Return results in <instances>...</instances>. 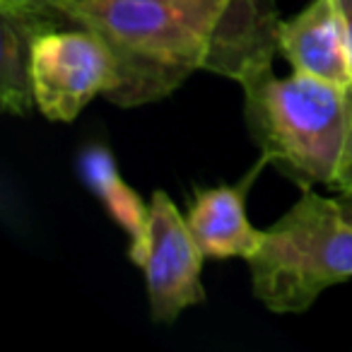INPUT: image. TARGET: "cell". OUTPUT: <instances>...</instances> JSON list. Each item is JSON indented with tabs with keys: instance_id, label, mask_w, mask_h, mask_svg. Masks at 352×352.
Masks as SVG:
<instances>
[{
	"instance_id": "5b68a950",
	"label": "cell",
	"mask_w": 352,
	"mask_h": 352,
	"mask_svg": "<svg viewBox=\"0 0 352 352\" xmlns=\"http://www.w3.org/2000/svg\"><path fill=\"white\" fill-rule=\"evenodd\" d=\"M278 49L297 73L340 89L352 87V54L336 0H309L297 15L280 22Z\"/></svg>"
},
{
	"instance_id": "8992f818",
	"label": "cell",
	"mask_w": 352,
	"mask_h": 352,
	"mask_svg": "<svg viewBox=\"0 0 352 352\" xmlns=\"http://www.w3.org/2000/svg\"><path fill=\"white\" fill-rule=\"evenodd\" d=\"M268 164L265 157L254 166V171L239 184L198 188L188 203L186 222L196 236L198 246L208 258L249 261L263 241V230H256L246 215V193L254 186L256 176Z\"/></svg>"
},
{
	"instance_id": "6da1fadb",
	"label": "cell",
	"mask_w": 352,
	"mask_h": 352,
	"mask_svg": "<svg viewBox=\"0 0 352 352\" xmlns=\"http://www.w3.org/2000/svg\"><path fill=\"white\" fill-rule=\"evenodd\" d=\"M251 140L299 188L336 186L347 128V89L294 70H273L241 85Z\"/></svg>"
},
{
	"instance_id": "30bf717a",
	"label": "cell",
	"mask_w": 352,
	"mask_h": 352,
	"mask_svg": "<svg viewBox=\"0 0 352 352\" xmlns=\"http://www.w3.org/2000/svg\"><path fill=\"white\" fill-rule=\"evenodd\" d=\"M336 3H338V10H340L342 27H345L347 44H350V54H352V0H336Z\"/></svg>"
},
{
	"instance_id": "9c48e42d",
	"label": "cell",
	"mask_w": 352,
	"mask_h": 352,
	"mask_svg": "<svg viewBox=\"0 0 352 352\" xmlns=\"http://www.w3.org/2000/svg\"><path fill=\"white\" fill-rule=\"evenodd\" d=\"M340 193H352V87L347 89V128H345V145H342L340 169H338L336 186Z\"/></svg>"
},
{
	"instance_id": "3957f363",
	"label": "cell",
	"mask_w": 352,
	"mask_h": 352,
	"mask_svg": "<svg viewBox=\"0 0 352 352\" xmlns=\"http://www.w3.org/2000/svg\"><path fill=\"white\" fill-rule=\"evenodd\" d=\"M113 58L92 32L51 27L32 39L34 104L49 121L70 123L113 85Z\"/></svg>"
},
{
	"instance_id": "ba28073f",
	"label": "cell",
	"mask_w": 352,
	"mask_h": 352,
	"mask_svg": "<svg viewBox=\"0 0 352 352\" xmlns=\"http://www.w3.org/2000/svg\"><path fill=\"white\" fill-rule=\"evenodd\" d=\"M78 169L85 186L102 201L109 217L121 227L131 239L128 256H135L147 239V225H150V206L133 191L121 176L116 157L104 145H87L78 157Z\"/></svg>"
},
{
	"instance_id": "277c9868",
	"label": "cell",
	"mask_w": 352,
	"mask_h": 352,
	"mask_svg": "<svg viewBox=\"0 0 352 352\" xmlns=\"http://www.w3.org/2000/svg\"><path fill=\"white\" fill-rule=\"evenodd\" d=\"M206 258L186 215L179 212L164 191L152 193L147 239L131 261L145 273L147 302L157 323H174L182 311L206 299Z\"/></svg>"
},
{
	"instance_id": "8fae6325",
	"label": "cell",
	"mask_w": 352,
	"mask_h": 352,
	"mask_svg": "<svg viewBox=\"0 0 352 352\" xmlns=\"http://www.w3.org/2000/svg\"><path fill=\"white\" fill-rule=\"evenodd\" d=\"M340 206H342V212H345V217L352 222V193H340Z\"/></svg>"
},
{
	"instance_id": "7a4b0ae2",
	"label": "cell",
	"mask_w": 352,
	"mask_h": 352,
	"mask_svg": "<svg viewBox=\"0 0 352 352\" xmlns=\"http://www.w3.org/2000/svg\"><path fill=\"white\" fill-rule=\"evenodd\" d=\"M246 263L254 297L268 311L302 314L328 287L352 280V222L338 198L304 186Z\"/></svg>"
},
{
	"instance_id": "52a82bcc",
	"label": "cell",
	"mask_w": 352,
	"mask_h": 352,
	"mask_svg": "<svg viewBox=\"0 0 352 352\" xmlns=\"http://www.w3.org/2000/svg\"><path fill=\"white\" fill-rule=\"evenodd\" d=\"M0 104L12 116H27L36 107L32 89V39L60 25L54 17L22 10H0Z\"/></svg>"
}]
</instances>
